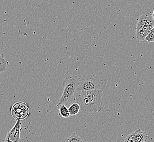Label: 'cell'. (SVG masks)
Returning <instances> with one entry per match:
<instances>
[{
    "instance_id": "cell-12",
    "label": "cell",
    "mask_w": 154,
    "mask_h": 142,
    "mask_svg": "<svg viewBox=\"0 0 154 142\" xmlns=\"http://www.w3.org/2000/svg\"><path fill=\"white\" fill-rule=\"evenodd\" d=\"M154 28H153L152 30L150 31L147 36H146L144 41L148 42V43H151L154 42Z\"/></svg>"
},
{
    "instance_id": "cell-13",
    "label": "cell",
    "mask_w": 154,
    "mask_h": 142,
    "mask_svg": "<svg viewBox=\"0 0 154 142\" xmlns=\"http://www.w3.org/2000/svg\"><path fill=\"white\" fill-rule=\"evenodd\" d=\"M1 55H2V54H0V56H1Z\"/></svg>"
},
{
    "instance_id": "cell-3",
    "label": "cell",
    "mask_w": 154,
    "mask_h": 142,
    "mask_svg": "<svg viewBox=\"0 0 154 142\" xmlns=\"http://www.w3.org/2000/svg\"><path fill=\"white\" fill-rule=\"evenodd\" d=\"M106 84L102 82L99 77L94 74L82 75L79 76L78 84V91L103 90L106 88Z\"/></svg>"
},
{
    "instance_id": "cell-6",
    "label": "cell",
    "mask_w": 154,
    "mask_h": 142,
    "mask_svg": "<svg viewBox=\"0 0 154 142\" xmlns=\"http://www.w3.org/2000/svg\"><path fill=\"white\" fill-rule=\"evenodd\" d=\"M21 124V120H17L14 126L8 132L4 142H21L20 135Z\"/></svg>"
},
{
    "instance_id": "cell-1",
    "label": "cell",
    "mask_w": 154,
    "mask_h": 142,
    "mask_svg": "<svg viewBox=\"0 0 154 142\" xmlns=\"http://www.w3.org/2000/svg\"><path fill=\"white\" fill-rule=\"evenodd\" d=\"M102 90L77 92L73 102L79 105L80 112L84 114L99 113L103 110Z\"/></svg>"
},
{
    "instance_id": "cell-2",
    "label": "cell",
    "mask_w": 154,
    "mask_h": 142,
    "mask_svg": "<svg viewBox=\"0 0 154 142\" xmlns=\"http://www.w3.org/2000/svg\"><path fill=\"white\" fill-rule=\"evenodd\" d=\"M79 76L71 75L65 78L62 82L63 91L61 97L57 102V105L68 103L74 101V98L78 92V84Z\"/></svg>"
},
{
    "instance_id": "cell-4",
    "label": "cell",
    "mask_w": 154,
    "mask_h": 142,
    "mask_svg": "<svg viewBox=\"0 0 154 142\" xmlns=\"http://www.w3.org/2000/svg\"><path fill=\"white\" fill-rule=\"evenodd\" d=\"M153 28H154V12H152L151 15H141L137 23L136 39L139 41H144L146 36Z\"/></svg>"
},
{
    "instance_id": "cell-7",
    "label": "cell",
    "mask_w": 154,
    "mask_h": 142,
    "mask_svg": "<svg viewBox=\"0 0 154 142\" xmlns=\"http://www.w3.org/2000/svg\"><path fill=\"white\" fill-rule=\"evenodd\" d=\"M148 138L146 132L138 129L128 134L125 139L124 142H145Z\"/></svg>"
},
{
    "instance_id": "cell-8",
    "label": "cell",
    "mask_w": 154,
    "mask_h": 142,
    "mask_svg": "<svg viewBox=\"0 0 154 142\" xmlns=\"http://www.w3.org/2000/svg\"><path fill=\"white\" fill-rule=\"evenodd\" d=\"M57 108L59 110V115L61 118H68L69 117V113L68 112L67 107L66 106L65 104H62L59 105H57Z\"/></svg>"
},
{
    "instance_id": "cell-9",
    "label": "cell",
    "mask_w": 154,
    "mask_h": 142,
    "mask_svg": "<svg viewBox=\"0 0 154 142\" xmlns=\"http://www.w3.org/2000/svg\"><path fill=\"white\" fill-rule=\"evenodd\" d=\"M68 112L70 116H77V114L80 112V107L78 104L73 102V103L70 105L68 108Z\"/></svg>"
},
{
    "instance_id": "cell-11",
    "label": "cell",
    "mask_w": 154,
    "mask_h": 142,
    "mask_svg": "<svg viewBox=\"0 0 154 142\" xmlns=\"http://www.w3.org/2000/svg\"><path fill=\"white\" fill-rule=\"evenodd\" d=\"M66 142H83V141L80 137L72 135L66 139Z\"/></svg>"
},
{
    "instance_id": "cell-10",
    "label": "cell",
    "mask_w": 154,
    "mask_h": 142,
    "mask_svg": "<svg viewBox=\"0 0 154 142\" xmlns=\"http://www.w3.org/2000/svg\"><path fill=\"white\" fill-rule=\"evenodd\" d=\"M8 65V62L7 61L3 54L0 56V73H2L6 71L7 67Z\"/></svg>"
},
{
    "instance_id": "cell-5",
    "label": "cell",
    "mask_w": 154,
    "mask_h": 142,
    "mask_svg": "<svg viewBox=\"0 0 154 142\" xmlns=\"http://www.w3.org/2000/svg\"><path fill=\"white\" fill-rule=\"evenodd\" d=\"M11 112L15 120H23L30 115V108L26 103L19 102L12 106Z\"/></svg>"
}]
</instances>
